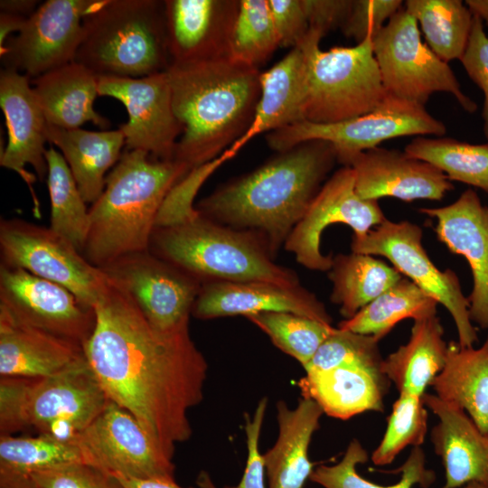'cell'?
<instances>
[{
    "label": "cell",
    "mask_w": 488,
    "mask_h": 488,
    "mask_svg": "<svg viewBox=\"0 0 488 488\" xmlns=\"http://www.w3.org/2000/svg\"><path fill=\"white\" fill-rule=\"evenodd\" d=\"M94 311L95 326L83 346L91 371L108 399L173 458L176 444L192 434L188 412L203 398L208 371L189 324L155 327L106 275Z\"/></svg>",
    "instance_id": "6da1fadb"
},
{
    "label": "cell",
    "mask_w": 488,
    "mask_h": 488,
    "mask_svg": "<svg viewBox=\"0 0 488 488\" xmlns=\"http://www.w3.org/2000/svg\"><path fill=\"white\" fill-rule=\"evenodd\" d=\"M336 162L331 143L304 142L220 187L196 209L220 224L260 234L273 255L305 216Z\"/></svg>",
    "instance_id": "7a4b0ae2"
},
{
    "label": "cell",
    "mask_w": 488,
    "mask_h": 488,
    "mask_svg": "<svg viewBox=\"0 0 488 488\" xmlns=\"http://www.w3.org/2000/svg\"><path fill=\"white\" fill-rule=\"evenodd\" d=\"M167 74L174 112L183 126L174 159L192 171L218 158L248 131L261 72L221 58L172 64Z\"/></svg>",
    "instance_id": "3957f363"
},
{
    "label": "cell",
    "mask_w": 488,
    "mask_h": 488,
    "mask_svg": "<svg viewBox=\"0 0 488 488\" xmlns=\"http://www.w3.org/2000/svg\"><path fill=\"white\" fill-rule=\"evenodd\" d=\"M190 172L174 159L158 160L141 150H124L106 177L103 192L89 209L84 258L101 268L148 250L166 197Z\"/></svg>",
    "instance_id": "277c9868"
},
{
    "label": "cell",
    "mask_w": 488,
    "mask_h": 488,
    "mask_svg": "<svg viewBox=\"0 0 488 488\" xmlns=\"http://www.w3.org/2000/svg\"><path fill=\"white\" fill-rule=\"evenodd\" d=\"M148 250L202 284L267 281L300 285L295 271L273 261L260 234L213 221L192 204L174 210L155 228Z\"/></svg>",
    "instance_id": "5b68a950"
},
{
    "label": "cell",
    "mask_w": 488,
    "mask_h": 488,
    "mask_svg": "<svg viewBox=\"0 0 488 488\" xmlns=\"http://www.w3.org/2000/svg\"><path fill=\"white\" fill-rule=\"evenodd\" d=\"M82 25L74 61L98 77L142 78L170 67L164 1L105 0Z\"/></svg>",
    "instance_id": "8992f818"
},
{
    "label": "cell",
    "mask_w": 488,
    "mask_h": 488,
    "mask_svg": "<svg viewBox=\"0 0 488 488\" xmlns=\"http://www.w3.org/2000/svg\"><path fill=\"white\" fill-rule=\"evenodd\" d=\"M108 399L89 363L47 378H1L0 433L33 428L38 435L75 442Z\"/></svg>",
    "instance_id": "52a82bcc"
},
{
    "label": "cell",
    "mask_w": 488,
    "mask_h": 488,
    "mask_svg": "<svg viewBox=\"0 0 488 488\" xmlns=\"http://www.w3.org/2000/svg\"><path fill=\"white\" fill-rule=\"evenodd\" d=\"M322 37L309 29L297 45L305 65L303 121L336 123L375 109L387 93L373 52V37L327 51L320 49Z\"/></svg>",
    "instance_id": "ba28073f"
},
{
    "label": "cell",
    "mask_w": 488,
    "mask_h": 488,
    "mask_svg": "<svg viewBox=\"0 0 488 488\" xmlns=\"http://www.w3.org/2000/svg\"><path fill=\"white\" fill-rule=\"evenodd\" d=\"M446 127L431 116L425 106L387 94L372 111L348 120L318 124L300 121L269 132L267 142L279 153L304 142L324 140L331 143L337 161L348 166L358 154L378 147L388 139L415 136H443Z\"/></svg>",
    "instance_id": "9c48e42d"
},
{
    "label": "cell",
    "mask_w": 488,
    "mask_h": 488,
    "mask_svg": "<svg viewBox=\"0 0 488 488\" xmlns=\"http://www.w3.org/2000/svg\"><path fill=\"white\" fill-rule=\"evenodd\" d=\"M373 52L387 94L425 106L436 92L453 95L474 113L477 105L461 89L448 63L422 42L417 20L399 10L372 38Z\"/></svg>",
    "instance_id": "30bf717a"
},
{
    "label": "cell",
    "mask_w": 488,
    "mask_h": 488,
    "mask_svg": "<svg viewBox=\"0 0 488 488\" xmlns=\"http://www.w3.org/2000/svg\"><path fill=\"white\" fill-rule=\"evenodd\" d=\"M422 229L408 221L385 219L361 238L352 237V252L386 258L394 268L441 304L451 314L462 347H474L477 332L469 314V301L451 269H438L422 245Z\"/></svg>",
    "instance_id": "8fae6325"
},
{
    "label": "cell",
    "mask_w": 488,
    "mask_h": 488,
    "mask_svg": "<svg viewBox=\"0 0 488 488\" xmlns=\"http://www.w3.org/2000/svg\"><path fill=\"white\" fill-rule=\"evenodd\" d=\"M0 256L1 264L57 283L90 308H94L105 282L101 269L91 265L65 238L51 227L23 219H1Z\"/></svg>",
    "instance_id": "7c38bea8"
},
{
    "label": "cell",
    "mask_w": 488,
    "mask_h": 488,
    "mask_svg": "<svg viewBox=\"0 0 488 488\" xmlns=\"http://www.w3.org/2000/svg\"><path fill=\"white\" fill-rule=\"evenodd\" d=\"M75 442L87 465L112 476L174 479L173 458L131 413L109 399Z\"/></svg>",
    "instance_id": "4fadbf2b"
},
{
    "label": "cell",
    "mask_w": 488,
    "mask_h": 488,
    "mask_svg": "<svg viewBox=\"0 0 488 488\" xmlns=\"http://www.w3.org/2000/svg\"><path fill=\"white\" fill-rule=\"evenodd\" d=\"M105 0H48L41 4L17 35L0 49L5 68L31 80L74 61L86 15Z\"/></svg>",
    "instance_id": "5bb4252c"
},
{
    "label": "cell",
    "mask_w": 488,
    "mask_h": 488,
    "mask_svg": "<svg viewBox=\"0 0 488 488\" xmlns=\"http://www.w3.org/2000/svg\"><path fill=\"white\" fill-rule=\"evenodd\" d=\"M160 330L189 324L202 283L149 250L122 257L100 268Z\"/></svg>",
    "instance_id": "9a60e30c"
},
{
    "label": "cell",
    "mask_w": 488,
    "mask_h": 488,
    "mask_svg": "<svg viewBox=\"0 0 488 488\" xmlns=\"http://www.w3.org/2000/svg\"><path fill=\"white\" fill-rule=\"evenodd\" d=\"M385 219L378 201L358 195L354 172L350 166H343L324 183L284 247L305 267L329 271L333 257L324 255L320 249L321 235L326 227L343 223L353 230V237L361 238Z\"/></svg>",
    "instance_id": "2e32d148"
},
{
    "label": "cell",
    "mask_w": 488,
    "mask_h": 488,
    "mask_svg": "<svg viewBox=\"0 0 488 488\" xmlns=\"http://www.w3.org/2000/svg\"><path fill=\"white\" fill-rule=\"evenodd\" d=\"M98 90L99 96L119 100L127 111V122L119 127L126 149L174 160L183 126L174 112L167 71L142 78L98 77Z\"/></svg>",
    "instance_id": "e0dca14e"
},
{
    "label": "cell",
    "mask_w": 488,
    "mask_h": 488,
    "mask_svg": "<svg viewBox=\"0 0 488 488\" xmlns=\"http://www.w3.org/2000/svg\"><path fill=\"white\" fill-rule=\"evenodd\" d=\"M0 309L15 320L84 344L95 326L94 308L66 287L30 272L0 264Z\"/></svg>",
    "instance_id": "ac0fdd59"
},
{
    "label": "cell",
    "mask_w": 488,
    "mask_h": 488,
    "mask_svg": "<svg viewBox=\"0 0 488 488\" xmlns=\"http://www.w3.org/2000/svg\"><path fill=\"white\" fill-rule=\"evenodd\" d=\"M0 108L5 120L8 142L1 153V166L15 172L28 185L34 211L39 202L33 187L35 176L25 170L31 165L38 179L47 177L45 143L47 121L31 86V79L13 69L0 72Z\"/></svg>",
    "instance_id": "d6986e66"
},
{
    "label": "cell",
    "mask_w": 488,
    "mask_h": 488,
    "mask_svg": "<svg viewBox=\"0 0 488 488\" xmlns=\"http://www.w3.org/2000/svg\"><path fill=\"white\" fill-rule=\"evenodd\" d=\"M419 211L436 219L437 239L450 252L467 260L474 279L467 297L470 318L481 328H488V206L467 189L451 204Z\"/></svg>",
    "instance_id": "ffe728a7"
},
{
    "label": "cell",
    "mask_w": 488,
    "mask_h": 488,
    "mask_svg": "<svg viewBox=\"0 0 488 488\" xmlns=\"http://www.w3.org/2000/svg\"><path fill=\"white\" fill-rule=\"evenodd\" d=\"M348 166L354 172L356 192L364 200L440 201L454 189L439 169L397 149L375 147L361 152Z\"/></svg>",
    "instance_id": "44dd1931"
},
{
    "label": "cell",
    "mask_w": 488,
    "mask_h": 488,
    "mask_svg": "<svg viewBox=\"0 0 488 488\" xmlns=\"http://www.w3.org/2000/svg\"><path fill=\"white\" fill-rule=\"evenodd\" d=\"M267 312L292 313L332 324V318L316 296L301 285L267 281H211L202 284L192 314L199 319L245 317Z\"/></svg>",
    "instance_id": "7402d4cb"
},
{
    "label": "cell",
    "mask_w": 488,
    "mask_h": 488,
    "mask_svg": "<svg viewBox=\"0 0 488 488\" xmlns=\"http://www.w3.org/2000/svg\"><path fill=\"white\" fill-rule=\"evenodd\" d=\"M235 0H165L170 65L228 58Z\"/></svg>",
    "instance_id": "603a6c76"
},
{
    "label": "cell",
    "mask_w": 488,
    "mask_h": 488,
    "mask_svg": "<svg viewBox=\"0 0 488 488\" xmlns=\"http://www.w3.org/2000/svg\"><path fill=\"white\" fill-rule=\"evenodd\" d=\"M88 364L81 344L23 324L0 309L1 378H47Z\"/></svg>",
    "instance_id": "cb8c5ba5"
},
{
    "label": "cell",
    "mask_w": 488,
    "mask_h": 488,
    "mask_svg": "<svg viewBox=\"0 0 488 488\" xmlns=\"http://www.w3.org/2000/svg\"><path fill=\"white\" fill-rule=\"evenodd\" d=\"M423 401L437 418L431 440L445 467L441 488L473 483L488 487V435L480 431L464 409L435 394L425 393Z\"/></svg>",
    "instance_id": "d4e9b609"
},
{
    "label": "cell",
    "mask_w": 488,
    "mask_h": 488,
    "mask_svg": "<svg viewBox=\"0 0 488 488\" xmlns=\"http://www.w3.org/2000/svg\"><path fill=\"white\" fill-rule=\"evenodd\" d=\"M305 373L298 382L303 398L314 400L330 417L345 420L366 411H384L389 380L381 365H346Z\"/></svg>",
    "instance_id": "484cf974"
},
{
    "label": "cell",
    "mask_w": 488,
    "mask_h": 488,
    "mask_svg": "<svg viewBox=\"0 0 488 488\" xmlns=\"http://www.w3.org/2000/svg\"><path fill=\"white\" fill-rule=\"evenodd\" d=\"M278 436L263 455L267 488H304L313 473L308 450L324 411L312 399L302 398L295 408L277 404Z\"/></svg>",
    "instance_id": "4316f807"
},
{
    "label": "cell",
    "mask_w": 488,
    "mask_h": 488,
    "mask_svg": "<svg viewBox=\"0 0 488 488\" xmlns=\"http://www.w3.org/2000/svg\"><path fill=\"white\" fill-rule=\"evenodd\" d=\"M260 96L248 131L229 149L238 151L256 136L304 120L305 65L301 49L293 48L260 74Z\"/></svg>",
    "instance_id": "83f0119b"
},
{
    "label": "cell",
    "mask_w": 488,
    "mask_h": 488,
    "mask_svg": "<svg viewBox=\"0 0 488 488\" xmlns=\"http://www.w3.org/2000/svg\"><path fill=\"white\" fill-rule=\"evenodd\" d=\"M33 92L48 124L80 128L91 122L107 128L109 121L93 108L99 95L98 76L79 62L71 61L31 80Z\"/></svg>",
    "instance_id": "f1b7e54d"
},
{
    "label": "cell",
    "mask_w": 488,
    "mask_h": 488,
    "mask_svg": "<svg viewBox=\"0 0 488 488\" xmlns=\"http://www.w3.org/2000/svg\"><path fill=\"white\" fill-rule=\"evenodd\" d=\"M46 137L61 150L86 203L95 202L104 191L108 171L122 155L121 130L67 129L47 123Z\"/></svg>",
    "instance_id": "f546056e"
},
{
    "label": "cell",
    "mask_w": 488,
    "mask_h": 488,
    "mask_svg": "<svg viewBox=\"0 0 488 488\" xmlns=\"http://www.w3.org/2000/svg\"><path fill=\"white\" fill-rule=\"evenodd\" d=\"M436 316L414 320L409 340L382 360L381 371L399 394L422 397L445 366L447 343Z\"/></svg>",
    "instance_id": "4dcf8cb0"
},
{
    "label": "cell",
    "mask_w": 488,
    "mask_h": 488,
    "mask_svg": "<svg viewBox=\"0 0 488 488\" xmlns=\"http://www.w3.org/2000/svg\"><path fill=\"white\" fill-rule=\"evenodd\" d=\"M436 396L464 409L488 434V337L479 348L450 342L444 368L431 383Z\"/></svg>",
    "instance_id": "1f68e13d"
},
{
    "label": "cell",
    "mask_w": 488,
    "mask_h": 488,
    "mask_svg": "<svg viewBox=\"0 0 488 488\" xmlns=\"http://www.w3.org/2000/svg\"><path fill=\"white\" fill-rule=\"evenodd\" d=\"M78 463L86 464L76 442L44 435H0V488H34L33 474Z\"/></svg>",
    "instance_id": "d6a6232c"
},
{
    "label": "cell",
    "mask_w": 488,
    "mask_h": 488,
    "mask_svg": "<svg viewBox=\"0 0 488 488\" xmlns=\"http://www.w3.org/2000/svg\"><path fill=\"white\" fill-rule=\"evenodd\" d=\"M333 283L331 301L349 319L403 277L393 267L371 255L352 252L333 257L328 271Z\"/></svg>",
    "instance_id": "836d02e7"
},
{
    "label": "cell",
    "mask_w": 488,
    "mask_h": 488,
    "mask_svg": "<svg viewBox=\"0 0 488 488\" xmlns=\"http://www.w3.org/2000/svg\"><path fill=\"white\" fill-rule=\"evenodd\" d=\"M437 302L407 277H402L338 328L381 340L400 321L435 315Z\"/></svg>",
    "instance_id": "e575fe53"
},
{
    "label": "cell",
    "mask_w": 488,
    "mask_h": 488,
    "mask_svg": "<svg viewBox=\"0 0 488 488\" xmlns=\"http://www.w3.org/2000/svg\"><path fill=\"white\" fill-rule=\"evenodd\" d=\"M405 9L417 20L428 47L445 62L463 56L474 15L460 0H408Z\"/></svg>",
    "instance_id": "d590c367"
},
{
    "label": "cell",
    "mask_w": 488,
    "mask_h": 488,
    "mask_svg": "<svg viewBox=\"0 0 488 488\" xmlns=\"http://www.w3.org/2000/svg\"><path fill=\"white\" fill-rule=\"evenodd\" d=\"M404 152L431 164L449 181L461 182L488 193V144L418 136L406 145Z\"/></svg>",
    "instance_id": "8d00e7d4"
},
{
    "label": "cell",
    "mask_w": 488,
    "mask_h": 488,
    "mask_svg": "<svg viewBox=\"0 0 488 488\" xmlns=\"http://www.w3.org/2000/svg\"><path fill=\"white\" fill-rule=\"evenodd\" d=\"M47 186L51 201V229L81 254L89 230V209L61 154L46 150Z\"/></svg>",
    "instance_id": "74e56055"
},
{
    "label": "cell",
    "mask_w": 488,
    "mask_h": 488,
    "mask_svg": "<svg viewBox=\"0 0 488 488\" xmlns=\"http://www.w3.org/2000/svg\"><path fill=\"white\" fill-rule=\"evenodd\" d=\"M368 458L361 442L352 439L339 463L319 465L309 479L324 488H413L415 485L428 488L436 478L435 473L426 466V455L420 446L413 447L399 469V481L390 485L370 482L357 473L356 466L366 463Z\"/></svg>",
    "instance_id": "f35d334b"
},
{
    "label": "cell",
    "mask_w": 488,
    "mask_h": 488,
    "mask_svg": "<svg viewBox=\"0 0 488 488\" xmlns=\"http://www.w3.org/2000/svg\"><path fill=\"white\" fill-rule=\"evenodd\" d=\"M279 47L268 0H240L228 58L258 69Z\"/></svg>",
    "instance_id": "ab89813d"
},
{
    "label": "cell",
    "mask_w": 488,
    "mask_h": 488,
    "mask_svg": "<svg viewBox=\"0 0 488 488\" xmlns=\"http://www.w3.org/2000/svg\"><path fill=\"white\" fill-rule=\"evenodd\" d=\"M247 318L261 329L278 349L295 358L303 368L334 330L332 324L292 313L267 312Z\"/></svg>",
    "instance_id": "60d3db41"
},
{
    "label": "cell",
    "mask_w": 488,
    "mask_h": 488,
    "mask_svg": "<svg viewBox=\"0 0 488 488\" xmlns=\"http://www.w3.org/2000/svg\"><path fill=\"white\" fill-rule=\"evenodd\" d=\"M427 431V410L423 396L399 394L388 417L384 436L371 454L375 465L391 464L407 446H420Z\"/></svg>",
    "instance_id": "b9f144b4"
},
{
    "label": "cell",
    "mask_w": 488,
    "mask_h": 488,
    "mask_svg": "<svg viewBox=\"0 0 488 488\" xmlns=\"http://www.w3.org/2000/svg\"><path fill=\"white\" fill-rule=\"evenodd\" d=\"M378 343L371 335L334 328L304 369L310 372L346 365L380 366L383 359Z\"/></svg>",
    "instance_id": "7bdbcfd3"
},
{
    "label": "cell",
    "mask_w": 488,
    "mask_h": 488,
    "mask_svg": "<svg viewBox=\"0 0 488 488\" xmlns=\"http://www.w3.org/2000/svg\"><path fill=\"white\" fill-rule=\"evenodd\" d=\"M31 482L34 488H123L114 476L82 463L37 472Z\"/></svg>",
    "instance_id": "ee69618b"
},
{
    "label": "cell",
    "mask_w": 488,
    "mask_h": 488,
    "mask_svg": "<svg viewBox=\"0 0 488 488\" xmlns=\"http://www.w3.org/2000/svg\"><path fill=\"white\" fill-rule=\"evenodd\" d=\"M400 0H353L351 11L342 26L347 37L361 42L367 36L374 37L385 23L401 9Z\"/></svg>",
    "instance_id": "f6af8a7d"
},
{
    "label": "cell",
    "mask_w": 488,
    "mask_h": 488,
    "mask_svg": "<svg viewBox=\"0 0 488 488\" xmlns=\"http://www.w3.org/2000/svg\"><path fill=\"white\" fill-rule=\"evenodd\" d=\"M468 77L483 94V131L488 139V36L482 20L474 15L468 42L460 59Z\"/></svg>",
    "instance_id": "bcb514c9"
},
{
    "label": "cell",
    "mask_w": 488,
    "mask_h": 488,
    "mask_svg": "<svg viewBox=\"0 0 488 488\" xmlns=\"http://www.w3.org/2000/svg\"><path fill=\"white\" fill-rule=\"evenodd\" d=\"M279 47H296L309 31L302 0H268Z\"/></svg>",
    "instance_id": "7dc6e473"
},
{
    "label": "cell",
    "mask_w": 488,
    "mask_h": 488,
    "mask_svg": "<svg viewBox=\"0 0 488 488\" xmlns=\"http://www.w3.org/2000/svg\"><path fill=\"white\" fill-rule=\"evenodd\" d=\"M267 399L263 398L258 404L253 418H246L248 457L241 480L236 486L226 488H266L265 460L258 448L260 431L267 409Z\"/></svg>",
    "instance_id": "c3c4849f"
},
{
    "label": "cell",
    "mask_w": 488,
    "mask_h": 488,
    "mask_svg": "<svg viewBox=\"0 0 488 488\" xmlns=\"http://www.w3.org/2000/svg\"><path fill=\"white\" fill-rule=\"evenodd\" d=\"M353 0H302L309 29L323 36L330 30L343 26Z\"/></svg>",
    "instance_id": "681fc988"
},
{
    "label": "cell",
    "mask_w": 488,
    "mask_h": 488,
    "mask_svg": "<svg viewBox=\"0 0 488 488\" xmlns=\"http://www.w3.org/2000/svg\"><path fill=\"white\" fill-rule=\"evenodd\" d=\"M123 486V488H183L177 484L174 479L153 478V479H134L114 476ZM198 488H205L198 484Z\"/></svg>",
    "instance_id": "f907efd6"
},
{
    "label": "cell",
    "mask_w": 488,
    "mask_h": 488,
    "mask_svg": "<svg viewBox=\"0 0 488 488\" xmlns=\"http://www.w3.org/2000/svg\"><path fill=\"white\" fill-rule=\"evenodd\" d=\"M27 20V17L0 12V49L8 40L9 34L19 33Z\"/></svg>",
    "instance_id": "816d5d0a"
},
{
    "label": "cell",
    "mask_w": 488,
    "mask_h": 488,
    "mask_svg": "<svg viewBox=\"0 0 488 488\" xmlns=\"http://www.w3.org/2000/svg\"><path fill=\"white\" fill-rule=\"evenodd\" d=\"M35 0H1L0 12L29 18L38 8Z\"/></svg>",
    "instance_id": "f5cc1de1"
},
{
    "label": "cell",
    "mask_w": 488,
    "mask_h": 488,
    "mask_svg": "<svg viewBox=\"0 0 488 488\" xmlns=\"http://www.w3.org/2000/svg\"><path fill=\"white\" fill-rule=\"evenodd\" d=\"M465 5L473 14L488 26V0H466Z\"/></svg>",
    "instance_id": "db71d44e"
},
{
    "label": "cell",
    "mask_w": 488,
    "mask_h": 488,
    "mask_svg": "<svg viewBox=\"0 0 488 488\" xmlns=\"http://www.w3.org/2000/svg\"><path fill=\"white\" fill-rule=\"evenodd\" d=\"M198 484L201 486H203L205 488H216V486L212 483L210 476L202 472L199 477H198Z\"/></svg>",
    "instance_id": "11a10c76"
},
{
    "label": "cell",
    "mask_w": 488,
    "mask_h": 488,
    "mask_svg": "<svg viewBox=\"0 0 488 488\" xmlns=\"http://www.w3.org/2000/svg\"><path fill=\"white\" fill-rule=\"evenodd\" d=\"M461 488H488L486 486H483V485H481V484H478V483H468V484H465L464 485L463 487Z\"/></svg>",
    "instance_id": "9f6ffc18"
},
{
    "label": "cell",
    "mask_w": 488,
    "mask_h": 488,
    "mask_svg": "<svg viewBox=\"0 0 488 488\" xmlns=\"http://www.w3.org/2000/svg\"><path fill=\"white\" fill-rule=\"evenodd\" d=\"M488 435V434H487Z\"/></svg>",
    "instance_id": "6f0895ef"
}]
</instances>
